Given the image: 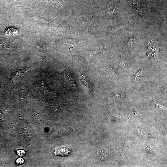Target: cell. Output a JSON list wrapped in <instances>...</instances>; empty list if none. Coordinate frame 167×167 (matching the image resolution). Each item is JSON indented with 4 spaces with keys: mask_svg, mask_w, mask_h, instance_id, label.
I'll return each instance as SVG.
<instances>
[{
    "mask_svg": "<svg viewBox=\"0 0 167 167\" xmlns=\"http://www.w3.org/2000/svg\"><path fill=\"white\" fill-rule=\"evenodd\" d=\"M17 153L19 156H22L24 155L25 152L23 150H19L17 151Z\"/></svg>",
    "mask_w": 167,
    "mask_h": 167,
    "instance_id": "cell-5",
    "label": "cell"
},
{
    "mask_svg": "<svg viewBox=\"0 0 167 167\" xmlns=\"http://www.w3.org/2000/svg\"><path fill=\"white\" fill-rule=\"evenodd\" d=\"M108 72L110 75H114V72L113 71L112 68H108Z\"/></svg>",
    "mask_w": 167,
    "mask_h": 167,
    "instance_id": "cell-6",
    "label": "cell"
},
{
    "mask_svg": "<svg viewBox=\"0 0 167 167\" xmlns=\"http://www.w3.org/2000/svg\"><path fill=\"white\" fill-rule=\"evenodd\" d=\"M130 3L131 6L138 11L141 14H142V11L139 7V6L136 2L133 0H130Z\"/></svg>",
    "mask_w": 167,
    "mask_h": 167,
    "instance_id": "cell-3",
    "label": "cell"
},
{
    "mask_svg": "<svg viewBox=\"0 0 167 167\" xmlns=\"http://www.w3.org/2000/svg\"><path fill=\"white\" fill-rule=\"evenodd\" d=\"M69 151L65 148H58L56 149L54 153L56 155L66 156V153H68Z\"/></svg>",
    "mask_w": 167,
    "mask_h": 167,
    "instance_id": "cell-1",
    "label": "cell"
},
{
    "mask_svg": "<svg viewBox=\"0 0 167 167\" xmlns=\"http://www.w3.org/2000/svg\"><path fill=\"white\" fill-rule=\"evenodd\" d=\"M116 5H114L113 3L110 2L108 4L107 6L108 11L110 15H113L114 10L116 9Z\"/></svg>",
    "mask_w": 167,
    "mask_h": 167,
    "instance_id": "cell-2",
    "label": "cell"
},
{
    "mask_svg": "<svg viewBox=\"0 0 167 167\" xmlns=\"http://www.w3.org/2000/svg\"><path fill=\"white\" fill-rule=\"evenodd\" d=\"M24 160L22 158L20 157L17 159L16 161V163L18 165H20L23 163Z\"/></svg>",
    "mask_w": 167,
    "mask_h": 167,
    "instance_id": "cell-4",
    "label": "cell"
}]
</instances>
